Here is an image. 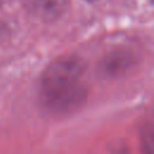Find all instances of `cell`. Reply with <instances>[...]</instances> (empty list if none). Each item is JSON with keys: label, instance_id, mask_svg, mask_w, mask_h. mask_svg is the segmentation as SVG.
Instances as JSON below:
<instances>
[{"label": "cell", "instance_id": "obj_1", "mask_svg": "<svg viewBox=\"0 0 154 154\" xmlns=\"http://www.w3.org/2000/svg\"><path fill=\"white\" fill-rule=\"evenodd\" d=\"M85 65L76 55L52 61L40 78L38 96L42 107L51 114L64 116L77 111L87 100Z\"/></svg>", "mask_w": 154, "mask_h": 154}, {"label": "cell", "instance_id": "obj_2", "mask_svg": "<svg viewBox=\"0 0 154 154\" xmlns=\"http://www.w3.org/2000/svg\"><path fill=\"white\" fill-rule=\"evenodd\" d=\"M135 65V55L126 49H114L99 63L97 71L103 78H117L125 75Z\"/></svg>", "mask_w": 154, "mask_h": 154}, {"label": "cell", "instance_id": "obj_3", "mask_svg": "<svg viewBox=\"0 0 154 154\" xmlns=\"http://www.w3.org/2000/svg\"><path fill=\"white\" fill-rule=\"evenodd\" d=\"M26 11L43 22L59 19L67 8V0H22Z\"/></svg>", "mask_w": 154, "mask_h": 154}, {"label": "cell", "instance_id": "obj_4", "mask_svg": "<svg viewBox=\"0 0 154 154\" xmlns=\"http://www.w3.org/2000/svg\"><path fill=\"white\" fill-rule=\"evenodd\" d=\"M85 1H95V0H85Z\"/></svg>", "mask_w": 154, "mask_h": 154}, {"label": "cell", "instance_id": "obj_5", "mask_svg": "<svg viewBox=\"0 0 154 154\" xmlns=\"http://www.w3.org/2000/svg\"><path fill=\"white\" fill-rule=\"evenodd\" d=\"M0 7H1V0H0Z\"/></svg>", "mask_w": 154, "mask_h": 154}]
</instances>
